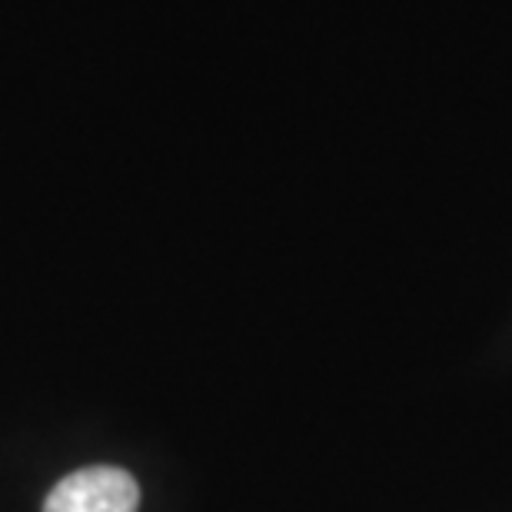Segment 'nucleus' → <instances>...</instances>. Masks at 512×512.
<instances>
[{"mask_svg": "<svg viewBox=\"0 0 512 512\" xmlns=\"http://www.w3.org/2000/svg\"><path fill=\"white\" fill-rule=\"evenodd\" d=\"M140 486L127 469L87 466L50 489L44 512H137Z\"/></svg>", "mask_w": 512, "mask_h": 512, "instance_id": "f257e3e1", "label": "nucleus"}]
</instances>
